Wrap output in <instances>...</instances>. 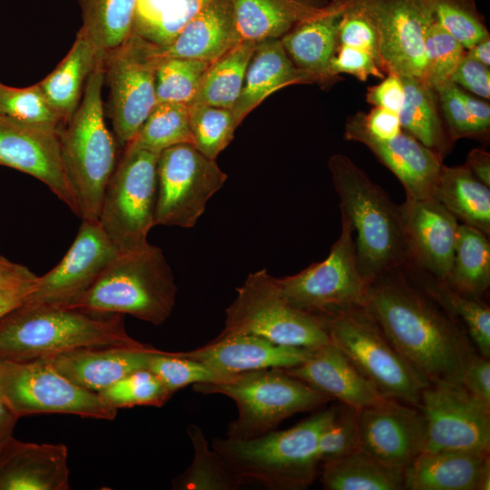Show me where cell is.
<instances>
[{
    "label": "cell",
    "instance_id": "20",
    "mask_svg": "<svg viewBox=\"0 0 490 490\" xmlns=\"http://www.w3.org/2000/svg\"><path fill=\"white\" fill-rule=\"evenodd\" d=\"M344 137L367 146L401 182L406 199L432 198L443 165V157L403 130L394 137L380 139L369 134L362 122V112L348 117Z\"/></svg>",
    "mask_w": 490,
    "mask_h": 490
},
{
    "label": "cell",
    "instance_id": "16",
    "mask_svg": "<svg viewBox=\"0 0 490 490\" xmlns=\"http://www.w3.org/2000/svg\"><path fill=\"white\" fill-rule=\"evenodd\" d=\"M426 426L423 451L487 452L490 408L459 383H429L420 406Z\"/></svg>",
    "mask_w": 490,
    "mask_h": 490
},
{
    "label": "cell",
    "instance_id": "54",
    "mask_svg": "<svg viewBox=\"0 0 490 490\" xmlns=\"http://www.w3.org/2000/svg\"><path fill=\"white\" fill-rule=\"evenodd\" d=\"M461 384L473 397L490 408L489 358L474 353L465 366Z\"/></svg>",
    "mask_w": 490,
    "mask_h": 490
},
{
    "label": "cell",
    "instance_id": "56",
    "mask_svg": "<svg viewBox=\"0 0 490 490\" xmlns=\"http://www.w3.org/2000/svg\"><path fill=\"white\" fill-rule=\"evenodd\" d=\"M362 122L369 134L380 139L394 137L402 131L398 113L377 106L362 113Z\"/></svg>",
    "mask_w": 490,
    "mask_h": 490
},
{
    "label": "cell",
    "instance_id": "38",
    "mask_svg": "<svg viewBox=\"0 0 490 490\" xmlns=\"http://www.w3.org/2000/svg\"><path fill=\"white\" fill-rule=\"evenodd\" d=\"M187 433L193 447V458L187 470L174 478V489L237 490L245 485L228 461L212 447H209L199 426L189 425Z\"/></svg>",
    "mask_w": 490,
    "mask_h": 490
},
{
    "label": "cell",
    "instance_id": "10",
    "mask_svg": "<svg viewBox=\"0 0 490 490\" xmlns=\"http://www.w3.org/2000/svg\"><path fill=\"white\" fill-rule=\"evenodd\" d=\"M159 154L125 147L102 201L98 222L118 252L149 244L155 225Z\"/></svg>",
    "mask_w": 490,
    "mask_h": 490
},
{
    "label": "cell",
    "instance_id": "33",
    "mask_svg": "<svg viewBox=\"0 0 490 490\" xmlns=\"http://www.w3.org/2000/svg\"><path fill=\"white\" fill-rule=\"evenodd\" d=\"M408 279L442 309L461 319L480 355L490 356V309L480 298L464 294L446 280L407 264L402 269Z\"/></svg>",
    "mask_w": 490,
    "mask_h": 490
},
{
    "label": "cell",
    "instance_id": "41",
    "mask_svg": "<svg viewBox=\"0 0 490 490\" xmlns=\"http://www.w3.org/2000/svg\"><path fill=\"white\" fill-rule=\"evenodd\" d=\"M0 116L57 134L64 125L38 83L18 88L0 82Z\"/></svg>",
    "mask_w": 490,
    "mask_h": 490
},
{
    "label": "cell",
    "instance_id": "23",
    "mask_svg": "<svg viewBox=\"0 0 490 490\" xmlns=\"http://www.w3.org/2000/svg\"><path fill=\"white\" fill-rule=\"evenodd\" d=\"M283 369L331 399L355 409L386 398L331 343L311 349L302 363Z\"/></svg>",
    "mask_w": 490,
    "mask_h": 490
},
{
    "label": "cell",
    "instance_id": "35",
    "mask_svg": "<svg viewBox=\"0 0 490 490\" xmlns=\"http://www.w3.org/2000/svg\"><path fill=\"white\" fill-rule=\"evenodd\" d=\"M320 482L326 490H402L403 471L386 466L363 450L322 463Z\"/></svg>",
    "mask_w": 490,
    "mask_h": 490
},
{
    "label": "cell",
    "instance_id": "15",
    "mask_svg": "<svg viewBox=\"0 0 490 490\" xmlns=\"http://www.w3.org/2000/svg\"><path fill=\"white\" fill-rule=\"evenodd\" d=\"M363 12L380 37L385 74L425 76L424 39L434 21L436 0H331Z\"/></svg>",
    "mask_w": 490,
    "mask_h": 490
},
{
    "label": "cell",
    "instance_id": "43",
    "mask_svg": "<svg viewBox=\"0 0 490 490\" xmlns=\"http://www.w3.org/2000/svg\"><path fill=\"white\" fill-rule=\"evenodd\" d=\"M189 115L192 145L207 158L216 160L230 143L239 126L232 109L191 104Z\"/></svg>",
    "mask_w": 490,
    "mask_h": 490
},
{
    "label": "cell",
    "instance_id": "1",
    "mask_svg": "<svg viewBox=\"0 0 490 490\" xmlns=\"http://www.w3.org/2000/svg\"><path fill=\"white\" fill-rule=\"evenodd\" d=\"M366 308L407 362L428 383L461 384L474 354L454 318L416 287L402 269L368 283Z\"/></svg>",
    "mask_w": 490,
    "mask_h": 490
},
{
    "label": "cell",
    "instance_id": "22",
    "mask_svg": "<svg viewBox=\"0 0 490 490\" xmlns=\"http://www.w3.org/2000/svg\"><path fill=\"white\" fill-rule=\"evenodd\" d=\"M311 349L275 344L249 333L220 334L201 348L182 354L222 376L264 368H289L302 363Z\"/></svg>",
    "mask_w": 490,
    "mask_h": 490
},
{
    "label": "cell",
    "instance_id": "50",
    "mask_svg": "<svg viewBox=\"0 0 490 490\" xmlns=\"http://www.w3.org/2000/svg\"><path fill=\"white\" fill-rule=\"evenodd\" d=\"M442 118L452 142L462 138H486L475 124L458 94V86L447 81L434 87Z\"/></svg>",
    "mask_w": 490,
    "mask_h": 490
},
{
    "label": "cell",
    "instance_id": "28",
    "mask_svg": "<svg viewBox=\"0 0 490 490\" xmlns=\"http://www.w3.org/2000/svg\"><path fill=\"white\" fill-rule=\"evenodd\" d=\"M235 43L281 38L326 10L328 0H232Z\"/></svg>",
    "mask_w": 490,
    "mask_h": 490
},
{
    "label": "cell",
    "instance_id": "18",
    "mask_svg": "<svg viewBox=\"0 0 490 490\" xmlns=\"http://www.w3.org/2000/svg\"><path fill=\"white\" fill-rule=\"evenodd\" d=\"M359 447L403 471L423 451L426 426L417 407L395 399L358 409Z\"/></svg>",
    "mask_w": 490,
    "mask_h": 490
},
{
    "label": "cell",
    "instance_id": "51",
    "mask_svg": "<svg viewBox=\"0 0 490 490\" xmlns=\"http://www.w3.org/2000/svg\"><path fill=\"white\" fill-rule=\"evenodd\" d=\"M331 4L342 13L338 29L339 44H345L368 53L384 73L380 37L373 23L363 12L358 9L339 8L332 2Z\"/></svg>",
    "mask_w": 490,
    "mask_h": 490
},
{
    "label": "cell",
    "instance_id": "60",
    "mask_svg": "<svg viewBox=\"0 0 490 490\" xmlns=\"http://www.w3.org/2000/svg\"><path fill=\"white\" fill-rule=\"evenodd\" d=\"M480 181L490 187V154L480 148L470 151L464 164Z\"/></svg>",
    "mask_w": 490,
    "mask_h": 490
},
{
    "label": "cell",
    "instance_id": "4",
    "mask_svg": "<svg viewBox=\"0 0 490 490\" xmlns=\"http://www.w3.org/2000/svg\"><path fill=\"white\" fill-rule=\"evenodd\" d=\"M337 409L331 406L290 428L251 439L214 438L211 447L245 484L254 482L273 490L307 489L317 475L319 436Z\"/></svg>",
    "mask_w": 490,
    "mask_h": 490
},
{
    "label": "cell",
    "instance_id": "25",
    "mask_svg": "<svg viewBox=\"0 0 490 490\" xmlns=\"http://www.w3.org/2000/svg\"><path fill=\"white\" fill-rule=\"evenodd\" d=\"M154 348L111 346L82 348L45 356L44 360L75 385L99 393L136 369L147 368Z\"/></svg>",
    "mask_w": 490,
    "mask_h": 490
},
{
    "label": "cell",
    "instance_id": "31",
    "mask_svg": "<svg viewBox=\"0 0 490 490\" xmlns=\"http://www.w3.org/2000/svg\"><path fill=\"white\" fill-rule=\"evenodd\" d=\"M105 53L99 50L81 30L64 59L41 82L45 97L64 124L72 117L82 99L86 82Z\"/></svg>",
    "mask_w": 490,
    "mask_h": 490
},
{
    "label": "cell",
    "instance_id": "34",
    "mask_svg": "<svg viewBox=\"0 0 490 490\" xmlns=\"http://www.w3.org/2000/svg\"><path fill=\"white\" fill-rule=\"evenodd\" d=\"M400 78L405 91L398 113L402 130L444 158L453 142L443 122L434 86L423 78Z\"/></svg>",
    "mask_w": 490,
    "mask_h": 490
},
{
    "label": "cell",
    "instance_id": "61",
    "mask_svg": "<svg viewBox=\"0 0 490 490\" xmlns=\"http://www.w3.org/2000/svg\"><path fill=\"white\" fill-rule=\"evenodd\" d=\"M19 417L0 396V454L14 437L13 431Z\"/></svg>",
    "mask_w": 490,
    "mask_h": 490
},
{
    "label": "cell",
    "instance_id": "19",
    "mask_svg": "<svg viewBox=\"0 0 490 490\" xmlns=\"http://www.w3.org/2000/svg\"><path fill=\"white\" fill-rule=\"evenodd\" d=\"M0 165L39 180L80 217L79 206L64 167L57 133L0 116Z\"/></svg>",
    "mask_w": 490,
    "mask_h": 490
},
{
    "label": "cell",
    "instance_id": "37",
    "mask_svg": "<svg viewBox=\"0 0 490 490\" xmlns=\"http://www.w3.org/2000/svg\"><path fill=\"white\" fill-rule=\"evenodd\" d=\"M455 289L475 298L490 285V243L481 230L459 223L451 270L446 280Z\"/></svg>",
    "mask_w": 490,
    "mask_h": 490
},
{
    "label": "cell",
    "instance_id": "45",
    "mask_svg": "<svg viewBox=\"0 0 490 490\" xmlns=\"http://www.w3.org/2000/svg\"><path fill=\"white\" fill-rule=\"evenodd\" d=\"M147 368L153 372L172 394L189 385L218 382L228 377L184 356L182 352H164L157 348L151 352Z\"/></svg>",
    "mask_w": 490,
    "mask_h": 490
},
{
    "label": "cell",
    "instance_id": "7",
    "mask_svg": "<svg viewBox=\"0 0 490 490\" xmlns=\"http://www.w3.org/2000/svg\"><path fill=\"white\" fill-rule=\"evenodd\" d=\"M192 389L224 395L235 402L238 416L227 431V437L234 439L261 436L294 414L313 411L331 400L283 368L230 375L218 382L194 384Z\"/></svg>",
    "mask_w": 490,
    "mask_h": 490
},
{
    "label": "cell",
    "instance_id": "12",
    "mask_svg": "<svg viewBox=\"0 0 490 490\" xmlns=\"http://www.w3.org/2000/svg\"><path fill=\"white\" fill-rule=\"evenodd\" d=\"M0 396L19 418L69 414L113 420L117 414L98 393L75 385L43 358L0 361Z\"/></svg>",
    "mask_w": 490,
    "mask_h": 490
},
{
    "label": "cell",
    "instance_id": "62",
    "mask_svg": "<svg viewBox=\"0 0 490 490\" xmlns=\"http://www.w3.org/2000/svg\"><path fill=\"white\" fill-rule=\"evenodd\" d=\"M468 57L485 64L490 65V36L475 44L466 52Z\"/></svg>",
    "mask_w": 490,
    "mask_h": 490
},
{
    "label": "cell",
    "instance_id": "46",
    "mask_svg": "<svg viewBox=\"0 0 490 490\" xmlns=\"http://www.w3.org/2000/svg\"><path fill=\"white\" fill-rule=\"evenodd\" d=\"M465 54L464 46L434 21L424 39V79L434 87L450 81Z\"/></svg>",
    "mask_w": 490,
    "mask_h": 490
},
{
    "label": "cell",
    "instance_id": "40",
    "mask_svg": "<svg viewBox=\"0 0 490 490\" xmlns=\"http://www.w3.org/2000/svg\"><path fill=\"white\" fill-rule=\"evenodd\" d=\"M191 143L189 105L179 103H157L134 138L125 146L159 154L172 146Z\"/></svg>",
    "mask_w": 490,
    "mask_h": 490
},
{
    "label": "cell",
    "instance_id": "24",
    "mask_svg": "<svg viewBox=\"0 0 490 490\" xmlns=\"http://www.w3.org/2000/svg\"><path fill=\"white\" fill-rule=\"evenodd\" d=\"M67 460L64 444L13 437L0 454V490H69Z\"/></svg>",
    "mask_w": 490,
    "mask_h": 490
},
{
    "label": "cell",
    "instance_id": "48",
    "mask_svg": "<svg viewBox=\"0 0 490 490\" xmlns=\"http://www.w3.org/2000/svg\"><path fill=\"white\" fill-rule=\"evenodd\" d=\"M211 0H171L152 19L136 24L133 32L149 41L165 46Z\"/></svg>",
    "mask_w": 490,
    "mask_h": 490
},
{
    "label": "cell",
    "instance_id": "39",
    "mask_svg": "<svg viewBox=\"0 0 490 490\" xmlns=\"http://www.w3.org/2000/svg\"><path fill=\"white\" fill-rule=\"evenodd\" d=\"M83 24L79 30L106 53L132 34L138 0H78Z\"/></svg>",
    "mask_w": 490,
    "mask_h": 490
},
{
    "label": "cell",
    "instance_id": "36",
    "mask_svg": "<svg viewBox=\"0 0 490 490\" xmlns=\"http://www.w3.org/2000/svg\"><path fill=\"white\" fill-rule=\"evenodd\" d=\"M256 44L253 41L239 42L210 63L191 104L232 109L242 89Z\"/></svg>",
    "mask_w": 490,
    "mask_h": 490
},
{
    "label": "cell",
    "instance_id": "6",
    "mask_svg": "<svg viewBox=\"0 0 490 490\" xmlns=\"http://www.w3.org/2000/svg\"><path fill=\"white\" fill-rule=\"evenodd\" d=\"M178 288L162 250L148 244L118 252L96 281L71 307L129 314L154 326L172 315Z\"/></svg>",
    "mask_w": 490,
    "mask_h": 490
},
{
    "label": "cell",
    "instance_id": "44",
    "mask_svg": "<svg viewBox=\"0 0 490 490\" xmlns=\"http://www.w3.org/2000/svg\"><path fill=\"white\" fill-rule=\"evenodd\" d=\"M98 394L103 402L116 409L135 406L160 407L173 395L147 368L130 372Z\"/></svg>",
    "mask_w": 490,
    "mask_h": 490
},
{
    "label": "cell",
    "instance_id": "49",
    "mask_svg": "<svg viewBox=\"0 0 490 490\" xmlns=\"http://www.w3.org/2000/svg\"><path fill=\"white\" fill-rule=\"evenodd\" d=\"M359 448L358 409L340 404L321 433L318 444L319 463L340 458Z\"/></svg>",
    "mask_w": 490,
    "mask_h": 490
},
{
    "label": "cell",
    "instance_id": "5",
    "mask_svg": "<svg viewBox=\"0 0 490 490\" xmlns=\"http://www.w3.org/2000/svg\"><path fill=\"white\" fill-rule=\"evenodd\" d=\"M103 59L90 74L77 109L58 132L64 167L82 220H98L116 167V142L104 121Z\"/></svg>",
    "mask_w": 490,
    "mask_h": 490
},
{
    "label": "cell",
    "instance_id": "57",
    "mask_svg": "<svg viewBox=\"0 0 490 490\" xmlns=\"http://www.w3.org/2000/svg\"><path fill=\"white\" fill-rule=\"evenodd\" d=\"M37 277L25 266L15 263L0 254V287L33 282Z\"/></svg>",
    "mask_w": 490,
    "mask_h": 490
},
{
    "label": "cell",
    "instance_id": "55",
    "mask_svg": "<svg viewBox=\"0 0 490 490\" xmlns=\"http://www.w3.org/2000/svg\"><path fill=\"white\" fill-rule=\"evenodd\" d=\"M405 91L402 80L396 74H387L383 81L368 88V103L398 113L404 103Z\"/></svg>",
    "mask_w": 490,
    "mask_h": 490
},
{
    "label": "cell",
    "instance_id": "47",
    "mask_svg": "<svg viewBox=\"0 0 490 490\" xmlns=\"http://www.w3.org/2000/svg\"><path fill=\"white\" fill-rule=\"evenodd\" d=\"M435 17L465 49L490 36L474 0H436Z\"/></svg>",
    "mask_w": 490,
    "mask_h": 490
},
{
    "label": "cell",
    "instance_id": "17",
    "mask_svg": "<svg viewBox=\"0 0 490 490\" xmlns=\"http://www.w3.org/2000/svg\"><path fill=\"white\" fill-rule=\"evenodd\" d=\"M118 251L96 220H83L61 261L37 277L24 302L73 305L96 281Z\"/></svg>",
    "mask_w": 490,
    "mask_h": 490
},
{
    "label": "cell",
    "instance_id": "32",
    "mask_svg": "<svg viewBox=\"0 0 490 490\" xmlns=\"http://www.w3.org/2000/svg\"><path fill=\"white\" fill-rule=\"evenodd\" d=\"M490 187L480 181L465 165H442L432 197L457 220L489 237Z\"/></svg>",
    "mask_w": 490,
    "mask_h": 490
},
{
    "label": "cell",
    "instance_id": "27",
    "mask_svg": "<svg viewBox=\"0 0 490 490\" xmlns=\"http://www.w3.org/2000/svg\"><path fill=\"white\" fill-rule=\"evenodd\" d=\"M489 453L422 451L404 470L407 490H478Z\"/></svg>",
    "mask_w": 490,
    "mask_h": 490
},
{
    "label": "cell",
    "instance_id": "30",
    "mask_svg": "<svg viewBox=\"0 0 490 490\" xmlns=\"http://www.w3.org/2000/svg\"><path fill=\"white\" fill-rule=\"evenodd\" d=\"M235 43L232 0H211L169 44L163 56L211 63Z\"/></svg>",
    "mask_w": 490,
    "mask_h": 490
},
{
    "label": "cell",
    "instance_id": "59",
    "mask_svg": "<svg viewBox=\"0 0 490 490\" xmlns=\"http://www.w3.org/2000/svg\"><path fill=\"white\" fill-rule=\"evenodd\" d=\"M35 280L19 285L0 287V318L25 300L33 289Z\"/></svg>",
    "mask_w": 490,
    "mask_h": 490
},
{
    "label": "cell",
    "instance_id": "3",
    "mask_svg": "<svg viewBox=\"0 0 490 490\" xmlns=\"http://www.w3.org/2000/svg\"><path fill=\"white\" fill-rule=\"evenodd\" d=\"M339 198L341 216L352 225L358 270L371 282L410 262L399 207L350 158L334 154L328 160Z\"/></svg>",
    "mask_w": 490,
    "mask_h": 490
},
{
    "label": "cell",
    "instance_id": "2",
    "mask_svg": "<svg viewBox=\"0 0 490 490\" xmlns=\"http://www.w3.org/2000/svg\"><path fill=\"white\" fill-rule=\"evenodd\" d=\"M141 345L126 331L122 314L23 302L0 318V361H29L82 348Z\"/></svg>",
    "mask_w": 490,
    "mask_h": 490
},
{
    "label": "cell",
    "instance_id": "14",
    "mask_svg": "<svg viewBox=\"0 0 490 490\" xmlns=\"http://www.w3.org/2000/svg\"><path fill=\"white\" fill-rule=\"evenodd\" d=\"M227 174L191 143L159 153L155 225L193 227Z\"/></svg>",
    "mask_w": 490,
    "mask_h": 490
},
{
    "label": "cell",
    "instance_id": "53",
    "mask_svg": "<svg viewBox=\"0 0 490 490\" xmlns=\"http://www.w3.org/2000/svg\"><path fill=\"white\" fill-rule=\"evenodd\" d=\"M451 81L484 99L490 98V70L488 66L464 55Z\"/></svg>",
    "mask_w": 490,
    "mask_h": 490
},
{
    "label": "cell",
    "instance_id": "9",
    "mask_svg": "<svg viewBox=\"0 0 490 490\" xmlns=\"http://www.w3.org/2000/svg\"><path fill=\"white\" fill-rule=\"evenodd\" d=\"M266 269L250 273L225 310L220 334L249 333L284 346L315 349L330 343L320 317L291 306Z\"/></svg>",
    "mask_w": 490,
    "mask_h": 490
},
{
    "label": "cell",
    "instance_id": "26",
    "mask_svg": "<svg viewBox=\"0 0 490 490\" xmlns=\"http://www.w3.org/2000/svg\"><path fill=\"white\" fill-rule=\"evenodd\" d=\"M323 82L315 74L298 68L289 57L280 39L257 42L247 66L240 93L232 108L237 122L271 93L289 85Z\"/></svg>",
    "mask_w": 490,
    "mask_h": 490
},
{
    "label": "cell",
    "instance_id": "58",
    "mask_svg": "<svg viewBox=\"0 0 490 490\" xmlns=\"http://www.w3.org/2000/svg\"><path fill=\"white\" fill-rule=\"evenodd\" d=\"M458 94L475 124L488 136L490 129L489 103L472 96L459 86Z\"/></svg>",
    "mask_w": 490,
    "mask_h": 490
},
{
    "label": "cell",
    "instance_id": "42",
    "mask_svg": "<svg viewBox=\"0 0 490 490\" xmlns=\"http://www.w3.org/2000/svg\"><path fill=\"white\" fill-rule=\"evenodd\" d=\"M209 64L199 59L162 55L155 75L157 103L191 104Z\"/></svg>",
    "mask_w": 490,
    "mask_h": 490
},
{
    "label": "cell",
    "instance_id": "11",
    "mask_svg": "<svg viewBox=\"0 0 490 490\" xmlns=\"http://www.w3.org/2000/svg\"><path fill=\"white\" fill-rule=\"evenodd\" d=\"M353 234L351 223L341 216V233L324 260L276 279L288 303L318 317L366 307L368 283L358 270Z\"/></svg>",
    "mask_w": 490,
    "mask_h": 490
},
{
    "label": "cell",
    "instance_id": "8",
    "mask_svg": "<svg viewBox=\"0 0 490 490\" xmlns=\"http://www.w3.org/2000/svg\"><path fill=\"white\" fill-rule=\"evenodd\" d=\"M320 318L330 343L384 397L419 407L429 383L400 355L366 307Z\"/></svg>",
    "mask_w": 490,
    "mask_h": 490
},
{
    "label": "cell",
    "instance_id": "52",
    "mask_svg": "<svg viewBox=\"0 0 490 490\" xmlns=\"http://www.w3.org/2000/svg\"><path fill=\"white\" fill-rule=\"evenodd\" d=\"M330 72L334 76L349 74L363 82L369 76L380 79L385 77V73L380 70L371 54L345 44L338 45L331 62Z\"/></svg>",
    "mask_w": 490,
    "mask_h": 490
},
{
    "label": "cell",
    "instance_id": "21",
    "mask_svg": "<svg viewBox=\"0 0 490 490\" xmlns=\"http://www.w3.org/2000/svg\"><path fill=\"white\" fill-rule=\"evenodd\" d=\"M410 262L436 279L451 270L458 220L436 199L406 201L398 206Z\"/></svg>",
    "mask_w": 490,
    "mask_h": 490
},
{
    "label": "cell",
    "instance_id": "29",
    "mask_svg": "<svg viewBox=\"0 0 490 490\" xmlns=\"http://www.w3.org/2000/svg\"><path fill=\"white\" fill-rule=\"evenodd\" d=\"M342 13L328 1L323 14L296 24L280 39L293 64L318 76L328 85L336 79L331 62L339 45L338 29Z\"/></svg>",
    "mask_w": 490,
    "mask_h": 490
},
{
    "label": "cell",
    "instance_id": "13",
    "mask_svg": "<svg viewBox=\"0 0 490 490\" xmlns=\"http://www.w3.org/2000/svg\"><path fill=\"white\" fill-rule=\"evenodd\" d=\"M162 57L160 45L135 32L104 54L110 117L115 137L124 147L157 104L155 75Z\"/></svg>",
    "mask_w": 490,
    "mask_h": 490
}]
</instances>
